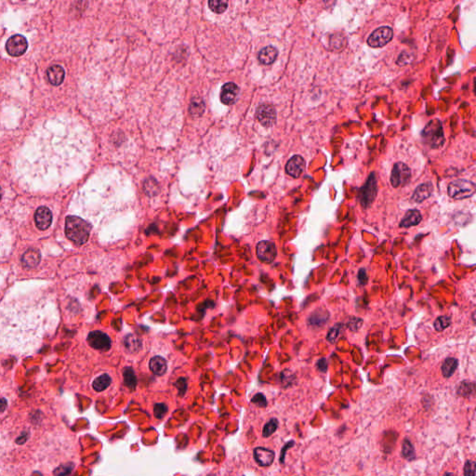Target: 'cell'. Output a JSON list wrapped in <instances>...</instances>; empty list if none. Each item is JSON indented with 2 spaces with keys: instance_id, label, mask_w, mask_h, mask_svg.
Listing matches in <instances>:
<instances>
[{
  "instance_id": "obj_1",
  "label": "cell",
  "mask_w": 476,
  "mask_h": 476,
  "mask_svg": "<svg viewBox=\"0 0 476 476\" xmlns=\"http://www.w3.org/2000/svg\"><path fill=\"white\" fill-rule=\"evenodd\" d=\"M91 226L88 221L77 216H68L66 220V236L77 246L88 242Z\"/></svg>"
},
{
  "instance_id": "obj_2",
  "label": "cell",
  "mask_w": 476,
  "mask_h": 476,
  "mask_svg": "<svg viewBox=\"0 0 476 476\" xmlns=\"http://www.w3.org/2000/svg\"><path fill=\"white\" fill-rule=\"evenodd\" d=\"M423 142L432 148H440L445 143L443 125L439 119L431 120L422 132Z\"/></svg>"
},
{
  "instance_id": "obj_3",
  "label": "cell",
  "mask_w": 476,
  "mask_h": 476,
  "mask_svg": "<svg viewBox=\"0 0 476 476\" xmlns=\"http://www.w3.org/2000/svg\"><path fill=\"white\" fill-rule=\"evenodd\" d=\"M475 185L464 178H458L451 182L447 187L448 196L455 200H461L472 197L475 193Z\"/></svg>"
},
{
  "instance_id": "obj_4",
  "label": "cell",
  "mask_w": 476,
  "mask_h": 476,
  "mask_svg": "<svg viewBox=\"0 0 476 476\" xmlns=\"http://www.w3.org/2000/svg\"><path fill=\"white\" fill-rule=\"evenodd\" d=\"M378 193L377 180L375 173H372L369 176V181L362 189L359 191L358 198L364 208H368L371 206V204L375 200L376 196Z\"/></svg>"
},
{
  "instance_id": "obj_5",
  "label": "cell",
  "mask_w": 476,
  "mask_h": 476,
  "mask_svg": "<svg viewBox=\"0 0 476 476\" xmlns=\"http://www.w3.org/2000/svg\"><path fill=\"white\" fill-rule=\"evenodd\" d=\"M393 31L389 26H381L376 29L368 39V44L372 48H381L392 41Z\"/></svg>"
},
{
  "instance_id": "obj_6",
  "label": "cell",
  "mask_w": 476,
  "mask_h": 476,
  "mask_svg": "<svg viewBox=\"0 0 476 476\" xmlns=\"http://www.w3.org/2000/svg\"><path fill=\"white\" fill-rule=\"evenodd\" d=\"M411 178V170L404 163L394 164L391 174V184L394 188L406 185Z\"/></svg>"
},
{
  "instance_id": "obj_7",
  "label": "cell",
  "mask_w": 476,
  "mask_h": 476,
  "mask_svg": "<svg viewBox=\"0 0 476 476\" xmlns=\"http://www.w3.org/2000/svg\"><path fill=\"white\" fill-rule=\"evenodd\" d=\"M257 257L259 260L265 263L274 262L277 256V250L275 245L271 241H261L256 247Z\"/></svg>"
},
{
  "instance_id": "obj_8",
  "label": "cell",
  "mask_w": 476,
  "mask_h": 476,
  "mask_svg": "<svg viewBox=\"0 0 476 476\" xmlns=\"http://www.w3.org/2000/svg\"><path fill=\"white\" fill-rule=\"evenodd\" d=\"M27 48H28V42L24 36H21V35L12 36L7 41V51L13 57H19L23 55L26 51Z\"/></svg>"
},
{
  "instance_id": "obj_9",
  "label": "cell",
  "mask_w": 476,
  "mask_h": 476,
  "mask_svg": "<svg viewBox=\"0 0 476 476\" xmlns=\"http://www.w3.org/2000/svg\"><path fill=\"white\" fill-rule=\"evenodd\" d=\"M88 342L89 345L96 350L104 351H108L112 344L111 339L107 334L100 330L90 332L88 336Z\"/></svg>"
},
{
  "instance_id": "obj_10",
  "label": "cell",
  "mask_w": 476,
  "mask_h": 476,
  "mask_svg": "<svg viewBox=\"0 0 476 476\" xmlns=\"http://www.w3.org/2000/svg\"><path fill=\"white\" fill-rule=\"evenodd\" d=\"M257 118L264 127H272L276 122V111L273 105L262 104L257 109Z\"/></svg>"
},
{
  "instance_id": "obj_11",
  "label": "cell",
  "mask_w": 476,
  "mask_h": 476,
  "mask_svg": "<svg viewBox=\"0 0 476 476\" xmlns=\"http://www.w3.org/2000/svg\"><path fill=\"white\" fill-rule=\"evenodd\" d=\"M304 170H305V160L301 155H294L286 164V173L293 178L301 177L304 172Z\"/></svg>"
},
{
  "instance_id": "obj_12",
  "label": "cell",
  "mask_w": 476,
  "mask_h": 476,
  "mask_svg": "<svg viewBox=\"0 0 476 476\" xmlns=\"http://www.w3.org/2000/svg\"><path fill=\"white\" fill-rule=\"evenodd\" d=\"M238 92H239V88L236 84L232 83V82L224 84L223 87L221 88L220 101L224 104L231 105L236 101Z\"/></svg>"
},
{
  "instance_id": "obj_13",
  "label": "cell",
  "mask_w": 476,
  "mask_h": 476,
  "mask_svg": "<svg viewBox=\"0 0 476 476\" xmlns=\"http://www.w3.org/2000/svg\"><path fill=\"white\" fill-rule=\"evenodd\" d=\"M253 455L257 463L262 467H268L273 464L275 457L273 450L265 447H257L253 451Z\"/></svg>"
},
{
  "instance_id": "obj_14",
  "label": "cell",
  "mask_w": 476,
  "mask_h": 476,
  "mask_svg": "<svg viewBox=\"0 0 476 476\" xmlns=\"http://www.w3.org/2000/svg\"><path fill=\"white\" fill-rule=\"evenodd\" d=\"M36 226L40 230H46L51 225L52 213L47 207L37 208L35 214Z\"/></svg>"
},
{
  "instance_id": "obj_15",
  "label": "cell",
  "mask_w": 476,
  "mask_h": 476,
  "mask_svg": "<svg viewBox=\"0 0 476 476\" xmlns=\"http://www.w3.org/2000/svg\"><path fill=\"white\" fill-rule=\"evenodd\" d=\"M329 320V313L327 310L317 309L310 316L308 325L313 328L324 327Z\"/></svg>"
},
{
  "instance_id": "obj_16",
  "label": "cell",
  "mask_w": 476,
  "mask_h": 476,
  "mask_svg": "<svg viewBox=\"0 0 476 476\" xmlns=\"http://www.w3.org/2000/svg\"><path fill=\"white\" fill-rule=\"evenodd\" d=\"M41 260V255L39 250L36 249H30L24 252L23 258H22V263L24 268L26 269H31L35 268L39 264Z\"/></svg>"
},
{
  "instance_id": "obj_17",
  "label": "cell",
  "mask_w": 476,
  "mask_h": 476,
  "mask_svg": "<svg viewBox=\"0 0 476 476\" xmlns=\"http://www.w3.org/2000/svg\"><path fill=\"white\" fill-rule=\"evenodd\" d=\"M433 191H434V186L432 185V183L423 184L416 187V190L412 196V200L416 203L423 202L424 200L428 199L429 197L432 196Z\"/></svg>"
},
{
  "instance_id": "obj_18",
  "label": "cell",
  "mask_w": 476,
  "mask_h": 476,
  "mask_svg": "<svg viewBox=\"0 0 476 476\" xmlns=\"http://www.w3.org/2000/svg\"><path fill=\"white\" fill-rule=\"evenodd\" d=\"M47 77L50 84H52L53 86H59L65 80L66 72L62 66H50L47 70Z\"/></svg>"
},
{
  "instance_id": "obj_19",
  "label": "cell",
  "mask_w": 476,
  "mask_h": 476,
  "mask_svg": "<svg viewBox=\"0 0 476 476\" xmlns=\"http://www.w3.org/2000/svg\"><path fill=\"white\" fill-rule=\"evenodd\" d=\"M422 220H423V216L418 209H410L406 212L404 219L401 220L399 226L403 227V228L416 226L421 223Z\"/></svg>"
},
{
  "instance_id": "obj_20",
  "label": "cell",
  "mask_w": 476,
  "mask_h": 476,
  "mask_svg": "<svg viewBox=\"0 0 476 476\" xmlns=\"http://www.w3.org/2000/svg\"><path fill=\"white\" fill-rule=\"evenodd\" d=\"M277 56H278V50L273 46H268V47L262 48V50L260 51V53H259L258 58H259V61L262 63V65L269 66V65H272L273 63H274V61L276 60Z\"/></svg>"
},
{
  "instance_id": "obj_21",
  "label": "cell",
  "mask_w": 476,
  "mask_h": 476,
  "mask_svg": "<svg viewBox=\"0 0 476 476\" xmlns=\"http://www.w3.org/2000/svg\"><path fill=\"white\" fill-rule=\"evenodd\" d=\"M149 368L155 375L162 376L166 373L167 369V361L162 356L153 357L150 360Z\"/></svg>"
},
{
  "instance_id": "obj_22",
  "label": "cell",
  "mask_w": 476,
  "mask_h": 476,
  "mask_svg": "<svg viewBox=\"0 0 476 476\" xmlns=\"http://www.w3.org/2000/svg\"><path fill=\"white\" fill-rule=\"evenodd\" d=\"M458 360L454 357L446 358L442 365V373L445 378H450L458 369Z\"/></svg>"
},
{
  "instance_id": "obj_23",
  "label": "cell",
  "mask_w": 476,
  "mask_h": 476,
  "mask_svg": "<svg viewBox=\"0 0 476 476\" xmlns=\"http://www.w3.org/2000/svg\"><path fill=\"white\" fill-rule=\"evenodd\" d=\"M112 379L108 374H102L94 380L92 383V387L96 392H102L106 390L108 387L111 385Z\"/></svg>"
},
{
  "instance_id": "obj_24",
  "label": "cell",
  "mask_w": 476,
  "mask_h": 476,
  "mask_svg": "<svg viewBox=\"0 0 476 476\" xmlns=\"http://www.w3.org/2000/svg\"><path fill=\"white\" fill-rule=\"evenodd\" d=\"M123 378H124V384L128 387L130 390H135L137 386V378L135 375L134 370L131 368H125L123 369Z\"/></svg>"
},
{
  "instance_id": "obj_25",
  "label": "cell",
  "mask_w": 476,
  "mask_h": 476,
  "mask_svg": "<svg viewBox=\"0 0 476 476\" xmlns=\"http://www.w3.org/2000/svg\"><path fill=\"white\" fill-rule=\"evenodd\" d=\"M457 393L459 396L469 397L474 393V383L469 381H461L458 385Z\"/></svg>"
},
{
  "instance_id": "obj_26",
  "label": "cell",
  "mask_w": 476,
  "mask_h": 476,
  "mask_svg": "<svg viewBox=\"0 0 476 476\" xmlns=\"http://www.w3.org/2000/svg\"><path fill=\"white\" fill-rule=\"evenodd\" d=\"M401 455H402L403 458L407 459V460H409V461L415 459V458H416L414 446H413V445L411 444L410 441L408 440L407 438H405V440L403 441Z\"/></svg>"
},
{
  "instance_id": "obj_27",
  "label": "cell",
  "mask_w": 476,
  "mask_h": 476,
  "mask_svg": "<svg viewBox=\"0 0 476 476\" xmlns=\"http://www.w3.org/2000/svg\"><path fill=\"white\" fill-rule=\"evenodd\" d=\"M125 345L129 349V351L134 352V351L140 350V348L142 346V342H141V339L137 338V337H135L133 335H130L125 339Z\"/></svg>"
},
{
  "instance_id": "obj_28",
  "label": "cell",
  "mask_w": 476,
  "mask_h": 476,
  "mask_svg": "<svg viewBox=\"0 0 476 476\" xmlns=\"http://www.w3.org/2000/svg\"><path fill=\"white\" fill-rule=\"evenodd\" d=\"M208 6H209L212 12L220 14V13H222V12L226 11L228 3L226 1H223V0H210L208 2Z\"/></svg>"
},
{
  "instance_id": "obj_29",
  "label": "cell",
  "mask_w": 476,
  "mask_h": 476,
  "mask_svg": "<svg viewBox=\"0 0 476 476\" xmlns=\"http://www.w3.org/2000/svg\"><path fill=\"white\" fill-rule=\"evenodd\" d=\"M278 428V421L276 419H272L268 422L262 430V436L263 437H269L275 433V431Z\"/></svg>"
},
{
  "instance_id": "obj_30",
  "label": "cell",
  "mask_w": 476,
  "mask_h": 476,
  "mask_svg": "<svg viewBox=\"0 0 476 476\" xmlns=\"http://www.w3.org/2000/svg\"><path fill=\"white\" fill-rule=\"evenodd\" d=\"M451 325V318L449 316H439L435 322V328L436 331H443Z\"/></svg>"
},
{
  "instance_id": "obj_31",
  "label": "cell",
  "mask_w": 476,
  "mask_h": 476,
  "mask_svg": "<svg viewBox=\"0 0 476 476\" xmlns=\"http://www.w3.org/2000/svg\"><path fill=\"white\" fill-rule=\"evenodd\" d=\"M342 327H343V326L339 323L337 324L336 326H334L333 327H331L327 335V340L331 343H334L337 340V339L339 338V334L341 333Z\"/></svg>"
},
{
  "instance_id": "obj_32",
  "label": "cell",
  "mask_w": 476,
  "mask_h": 476,
  "mask_svg": "<svg viewBox=\"0 0 476 476\" xmlns=\"http://www.w3.org/2000/svg\"><path fill=\"white\" fill-rule=\"evenodd\" d=\"M73 470H74V464L73 463L61 465L56 470H54V475L70 476Z\"/></svg>"
},
{
  "instance_id": "obj_33",
  "label": "cell",
  "mask_w": 476,
  "mask_h": 476,
  "mask_svg": "<svg viewBox=\"0 0 476 476\" xmlns=\"http://www.w3.org/2000/svg\"><path fill=\"white\" fill-rule=\"evenodd\" d=\"M362 325H363V319L351 316L347 324V327H349L352 332H356L357 330L361 328Z\"/></svg>"
},
{
  "instance_id": "obj_34",
  "label": "cell",
  "mask_w": 476,
  "mask_h": 476,
  "mask_svg": "<svg viewBox=\"0 0 476 476\" xmlns=\"http://www.w3.org/2000/svg\"><path fill=\"white\" fill-rule=\"evenodd\" d=\"M168 408L165 404H155L154 406V415L156 419L161 420L167 414Z\"/></svg>"
},
{
  "instance_id": "obj_35",
  "label": "cell",
  "mask_w": 476,
  "mask_h": 476,
  "mask_svg": "<svg viewBox=\"0 0 476 476\" xmlns=\"http://www.w3.org/2000/svg\"><path fill=\"white\" fill-rule=\"evenodd\" d=\"M413 59H414V56L412 54L404 51V52L400 54L398 60H397V65H399V66L408 65L413 61Z\"/></svg>"
},
{
  "instance_id": "obj_36",
  "label": "cell",
  "mask_w": 476,
  "mask_h": 476,
  "mask_svg": "<svg viewBox=\"0 0 476 476\" xmlns=\"http://www.w3.org/2000/svg\"><path fill=\"white\" fill-rule=\"evenodd\" d=\"M251 402L260 407H265L267 405L266 397L262 393H257L256 395L251 399Z\"/></svg>"
},
{
  "instance_id": "obj_37",
  "label": "cell",
  "mask_w": 476,
  "mask_h": 476,
  "mask_svg": "<svg viewBox=\"0 0 476 476\" xmlns=\"http://www.w3.org/2000/svg\"><path fill=\"white\" fill-rule=\"evenodd\" d=\"M475 462L468 460L464 466V476H475Z\"/></svg>"
},
{
  "instance_id": "obj_38",
  "label": "cell",
  "mask_w": 476,
  "mask_h": 476,
  "mask_svg": "<svg viewBox=\"0 0 476 476\" xmlns=\"http://www.w3.org/2000/svg\"><path fill=\"white\" fill-rule=\"evenodd\" d=\"M175 386L178 388L180 396H184L186 390H187V381H186V379L180 378L178 381L175 382Z\"/></svg>"
},
{
  "instance_id": "obj_39",
  "label": "cell",
  "mask_w": 476,
  "mask_h": 476,
  "mask_svg": "<svg viewBox=\"0 0 476 476\" xmlns=\"http://www.w3.org/2000/svg\"><path fill=\"white\" fill-rule=\"evenodd\" d=\"M358 281L360 285H366L368 283V274L365 269H360L358 272Z\"/></svg>"
},
{
  "instance_id": "obj_40",
  "label": "cell",
  "mask_w": 476,
  "mask_h": 476,
  "mask_svg": "<svg viewBox=\"0 0 476 476\" xmlns=\"http://www.w3.org/2000/svg\"><path fill=\"white\" fill-rule=\"evenodd\" d=\"M317 369H319L321 372L325 373L327 370V359L322 358L317 362Z\"/></svg>"
},
{
  "instance_id": "obj_41",
  "label": "cell",
  "mask_w": 476,
  "mask_h": 476,
  "mask_svg": "<svg viewBox=\"0 0 476 476\" xmlns=\"http://www.w3.org/2000/svg\"><path fill=\"white\" fill-rule=\"evenodd\" d=\"M293 445H294V442H293V441H291V442H289V443H287L286 446H284V448L282 449V452H281V458H280V461H281V463H284V460H285V455H286V450H287V449H288V448H290V447H292L291 446H293Z\"/></svg>"
},
{
  "instance_id": "obj_42",
  "label": "cell",
  "mask_w": 476,
  "mask_h": 476,
  "mask_svg": "<svg viewBox=\"0 0 476 476\" xmlns=\"http://www.w3.org/2000/svg\"><path fill=\"white\" fill-rule=\"evenodd\" d=\"M8 402L5 398H0V414L6 410Z\"/></svg>"
},
{
  "instance_id": "obj_43",
  "label": "cell",
  "mask_w": 476,
  "mask_h": 476,
  "mask_svg": "<svg viewBox=\"0 0 476 476\" xmlns=\"http://www.w3.org/2000/svg\"><path fill=\"white\" fill-rule=\"evenodd\" d=\"M444 476H457V475H456V474H454V473H452V472H447V473H446V474H445V475Z\"/></svg>"
},
{
  "instance_id": "obj_44",
  "label": "cell",
  "mask_w": 476,
  "mask_h": 476,
  "mask_svg": "<svg viewBox=\"0 0 476 476\" xmlns=\"http://www.w3.org/2000/svg\"><path fill=\"white\" fill-rule=\"evenodd\" d=\"M1 197H2V190H1V188H0V200H1Z\"/></svg>"
},
{
  "instance_id": "obj_45",
  "label": "cell",
  "mask_w": 476,
  "mask_h": 476,
  "mask_svg": "<svg viewBox=\"0 0 476 476\" xmlns=\"http://www.w3.org/2000/svg\"><path fill=\"white\" fill-rule=\"evenodd\" d=\"M209 476H210V475H209Z\"/></svg>"
}]
</instances>
